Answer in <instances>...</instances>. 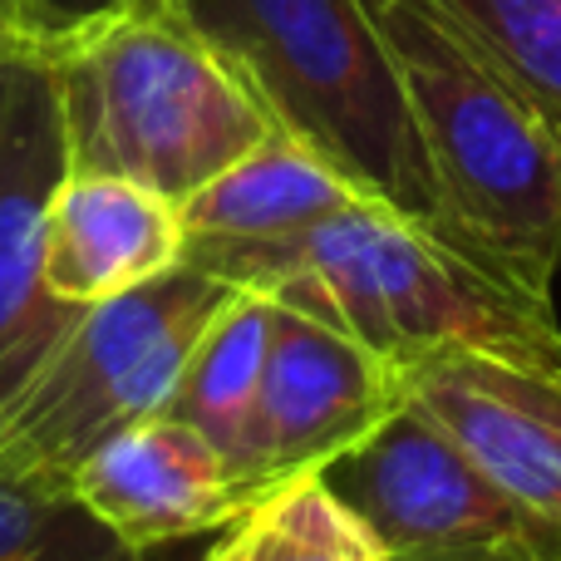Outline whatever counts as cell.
Returning a JSON list of instances; mask_svg holds the SVG:
<instances>
[{"instance_id":"7a4b0ae2","label":"cell","mask_w":561,"mask_h":561,"mask_svg":"<svg viewBox=\"0 0 561 561\" xmlns=\"http://www.w3.org/2000/svg\"><path fill=\"white\" fill-rule=\"evenodd\" d=\"M409 99L458 232L503 280L552 306L561 134L444 0H359Z\"/></svg>"},{"instance_id":"9c48e42d","label":"cell","mask_w":561,"mask_h":561,"mask_svg":"<svg viewBox=\"0 0 561 561\" xmlns=\"http://www.w3.org/2000/svg\"><path fill=\"white\" fill-rule=\"evenodd\" d=\"M404 389L503 493L561 527V369L448 350L409 365Z\"/></svg>"},{"instance_id":"7c38bea8","label":"cell","mask_w":561,"mask_h":561,"mask_svg":"<svg viewBox=\"0 0 561 561\" xmlns=\"http://www.w3.org/2000/svg\"><path fill=\"white\" fill-rule=\"evenodd\" d=\"M359 193L335 168H325L306 144L276 128L227 173L197 187L178 207V222L183 242H276L335 217Z\"/></svg>"},{"instance_id":"52a82bcc","label":"cell","mask_w":561,"mask_h":561,"mask_svg":"<svg viewBox=\"0 0 561 561\" xmlns=\"http://www.w3.org/2000/svg\"><path fill=\"white\" fill-rule=\"evenodd\" d=\"M404 404L409 389L394 365L359 350L340 330L276 306L262 394H256L247 448L237 463V488L247 503H256L290 478L325 473L335 458L355 454L375 428H385Z\"/></svg>"},{"instance_id":"8992f818","label":"cell","mask_w":561,"mask_h":561,"mask_svg":"<svg viewBox=\"0 0 561 561\" xmlns=\"http://www.w3.org/2000/svg\"><path fill=\"white\" fill-rule=\"evenodd\" d=\"M320 478L365 517L389 561H561V527L503 493L414 404Z\"/></svg>"},{"instance_id":"6da1fadb","label":"cell","mask_w":561,"mask_h":561,"mask_svg":"<svg viewBox=\"0 0 561 561\" xmlns=\"http://www.w3.org/2000/svg\"><path fill=\"white\" fill-rule=\"evenodd\" d=\"M183 262L340 330L399 375L448 350L561 369L557 306L369 197L276 242H183Z\"/></svg>"},{"instance_id":"277c9868","label":"cell","mask_w":561,"mask_h":561,"mask_svg":"<svg viewBox=\"0 0 561 561\" xmlns=\"http://www.w3.org/2000/svg\"><path fill=\"white\" fill-rule=\"evenodd\" d=\"M55 75L69 173H114L183 207L276 134L262 99L173 0H118L59 30Z\"/></svg>"},{"instance_id":"5b68a950","label":"cell","mask_w":561,"mask_h":561,"mask_svg":"<svg viewBox=\"0 0 561 561\" xmlns=\"http://www.w3.org/2000/svg\"><path fill=\"white\" fill-rule=\"evenodd\" d=\"M232 296L237 286L178 262L148 286L84 306L0 404V473L69 503L79 463L108 434L168 409L193 345Z\"/></svg>"},{"instance_id":"d6986e66","label":"cell","mask_w":561,"mask_h":561,"mask_svg":"<svg viewBox=\"0 0 561 561\" xmlns=\"http://www.w3.org/2000/svg\"><path fill=\"white\" fill-rule=\"evenodd\" d=\"M108 5H118V0H35V10H39V15H45L55 30L79 25V20L99 15V10H108Z\"/></svg>"},{"instance_id":"30bf717a","label":"cell","mask_w":561,"mask_h":561,"mask_svg":"<svg viewBox=\"0 0 561 561\" xmlns=\"http://www.w3.org/2000/svg\"><path fill=\"white\" fill-rule=\"evenodd\" d=\"M69 507L128 552H158L227 527L247 497L213 438L173 414H148L79 463Z\"/></svg>"},{"instance_id":"ba28073f","label":"cell","mask_w":561,"mask_h":561,"mask_svg":"<svg viewBox=\"0 0 561 561\" xmlns=\"http://www.w3.org/2000/svg\"><path fill=\"white\" fill-rule=\"evenodd\" d=\"M69 178L55 75L39 55L0 59V404L79 316L45 290V217Z\"/></svg>"},{"instance_id":"9a60e30c","label":"cell","mask_w":561,"mask_h":561,"mask_svg":"<svg viewBox=\"0 0 561 561\" xmlns=\"http://www.w3.org/2000/svg\"><path fill=\"white\" fill-rule=\"evenodd\" d=\"M561 134V0H444Z\"/></svg>"},{"instance_id":"2e32d148","label":"cell","mask_w":561,"mask_h":561,"mask_svg":"<svg viewBox=\"0 0 561 561\" xmlns=\"http://www.w3.org/2000/svg\"><path fill=\"white\" fill-rule=\"evenodd\" d=\"M65 513L69 503L0 473V561H30L49 542V533L59 527Z\"/></svg>"},{"instance_id":"5bb4252c","label":"cell","mask_w":561,"mask_h":561,"mask_svg":"<svg viewBox=\"0 0 561 561\" xmlns=\"http://www.w3.org/2000/svg\"><path fill=\"white\" fill-rule=\"evenodd\" d=\"M203 561H389V552L365 517L310 473L247 503Z\"/></svg>"},{"instance_id":"4fadbf2b","label":"cell","mask_w":561,"mask_h":561,"mask_svg":"<svg viewBox=\"0 0 561 561\" xmlns=\"http://www.w3.org/2000/svg\"><path fill=\"white\" fill-rule=\"evenodd\" d=\"M272 296L262 290H237L217 320L203 330L178 379L173 399L163 414L193 424L197 434L213 438V448L227 458L237 483V463L247 448V428H252V409L262 394V369L266 345H272ZM242 493V488H237Z\"/></svg>"},{"instance_id":"3957f363","label":"cell","mask_w":561,"mask_h":561,"mask_svg":"<svg viewBox=\"0 0 561 561\" xmlns=\"http://www.w3.org/2000/svg\"><path fill=\"white\" fill-rule=\"evenodd\" d=\"M242 75L280 134L306 144L359 197L488 266L458 232L409 99L359 0H173ZM493 272V266H488ZM497 276V272H493Z\"/></svg>"},{"instance_id":"e0dca14e","label":"cell","mask_w":561,"mask_h":561,"mask_svg":"<svg viewBox=\"0 0 561 561\" xmlns=\"http://www.w3.org/2000/svg\"><path fill=\"white\" fill-rule=\"evenodd\" d=\"M30 561H148V552H128V547H118L114 537L99 533L84 513L69 507V513L59 517V527L49 533V542L39 547Z\"/></svg>"},{"instance_id":"8fae6325","label":"cell","mask_w":561,"mask_h":561,"mask_svg":"<svg viewBox=\"0 0 561 561\" xmlns=\"http://www.w3.org/2000/svg\"><path fill=\"white\" fill-rule=\"evenodd\" d=\"M183 262V222L168 197L114 173H69L45 217V290L59 306H99Z\"/></svg>"},{"instance_id":"ac0fdd59","label":"cell","mask_w":561,"mask_h":561,"mask_svg":"<svg viewBox=\"0 0 561 561\" xmlns=\"http://www.w3.org/2000/svg\"><path fill=\"white\" fill-rule=\"evenodd\" d=\"M59 30L35 10V0H0V59L45 55Z\"/></svg>"}]
</instances>
